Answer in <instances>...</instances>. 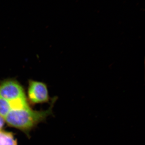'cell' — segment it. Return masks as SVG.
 Instances as JSON below:
<instances>
[{
  "instance_id": "cell-1",
  "label": "cell",
  "mask_w": 145,
  "mask_h": 145,
  "mask_svg": "<svg viewBox=\"0 0 145 145\" xmlns=\"http://www.w3.org/2000/svg\"><path fill=\"white\" fill-rule=\"evenodd\" d=\"M55 101V99L52 100L50 107L46 110L37 111L29 107L10 112L7 114L4 119L9 126L20 130L29 137L32 129L52 114V108Z\"/></svg>"
},
{
  "instance_id": "cell-2",
  "label": "cell",
  "mask_w": 145,
  "mask_h": 145,
  "mask_svg": "<svg viewBox=\"0 0 145 145\" xmlns=\"http://www.w3.org/2000/svg\"><path fill=\"white\" fill-rule=\"evenodd\" d=\"M27 95L29 103L32 105L48 103L50 100L46 84L38 81H29Z\"/></svg>"
},
{
  "instance_id": "cell-3",
  "label": "cell",
  "mask_w": 145,
  "mask_h": 145,
  "mask_svg": "<svg viewBox=\"0 0 145 145\" xmlns=\"http://www.w3.org/2000/svg\"><path fill=\"white\" fill-rule=\"evenodd\" d=\"M0 97L7 101L26 97L22 87L12 80L4 81L0 84Z\"/></svg>"
},
{
  "instance_id": "cell-4",
  "label": "cell",
  "mask_w": 145,
  "mask_h": 145,
  "mask_svg": "<svg viewBox=\"0 0 145 145\" xmlns=\"http://www.w3.org/2000/svg\"><path fill=\"white\" fill-rule=\"evenodd\" d=\"M0 145H18L17 140L13 133L0 131Z\"/></svg>"
},
{
  "instance_id": "cell-5",
  "label": "cell",
  "mask_w": 145,
  "mask_h": 145,
  "mask_svg": "<svg viewBox=\"0 0 145 145\" xmlns=\"http://www.w3.org/2000/svg\"><path fill=\"white\" fill-rule=\"evenodd\" d=\"M5 122L3 118L0 115V131L2 130L4 126Z\"/></svg>"
}]
</instances>
